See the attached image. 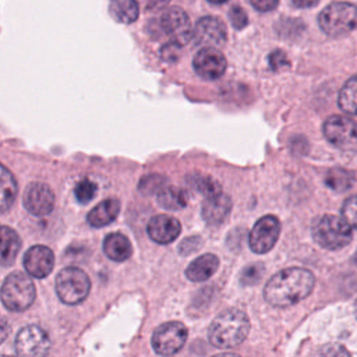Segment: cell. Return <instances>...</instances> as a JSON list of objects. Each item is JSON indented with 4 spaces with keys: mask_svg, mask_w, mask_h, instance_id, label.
<instances>
[{
    "mask_svg": "<svg viewBox=\"0 0 357 357\" xmlns=\"http://www.w3.org/2000/svg\"><path fill=\"white\" fill-rule=\"evenodd\" d=\"M315 278L304 268H287L275 273L265 284V300L273 307H290L314 289Z\"/></svg>",
    "mask_w": 357,
    "mask_h": 357,
    "instance_id": "cell-1",
    "label": "cell"
},
{
    "mask_svg": "<svg viewBox=\"0 0 357 357\" xmlns=\"http://www.w3.org/2000/svg\"><path fill=\"white\" fill-rule=\"evenodd\" d=\"M248 332L250 319L247 314L238 308H229L212 321L208 337L215 347L229 349L244 342Z\"/></svg>",
    "mask_w": 357,
    "mask_h": 357,
    "instance_id": "cell-2",
    "label": "cell"
},
{
    "mask_svg": "<svg viewBox=\"0 0 357 357\" xmlns=\"http://www.w3.org/2000/svg\"><path fill=\"white\" fill-rule=\"evenodd\" d=\"M314 241L326 250H339L351 241V227L343 218L336 215H322L317 218L311 227Z\"/></svg>",
    "mask_w": 357,
    "mask_h": 357,
    "instance_id": "cell-3",
    "label": "cell"
},
{
    "mask_svg": "<svg viewBox=\"0 0 357 357\" xmlns=\"http://www.w3.org/2000/svg\"><path fill=\"white\" fill-rule=\"evenodd\" d=\"M35 294L33 282L22 272L10 273L0 289V300L3 305L14 312H21L31 307Z\"/></svg>",
    "mask_w": 357,
    "mask_h": 357,
    "instance_id": "cell-4",
    "label": "cell"
},
{
    "mask_svg": "<svg viewBox=\"0 0 357 357\" xmlns=\"http://www.w3.org/2000/svg\"><path fill=\"white\" fill-rule=\"evenodd\" d=\"M321 29L329 36H343L357 26V7L347 1L326 6L318 15Z\"/></svg>",
    "mask_w": 357,
    "mask_h": 357,
    "instance_id": "cell-5",
    "label": "cell"
},
{
    "mask_svg": "<svg viewBox=\"0 0 357 357\" xmlns=\"http://www.w3.org/2000/svg\"><path fill=\"white\" fill-rule=\"evenodd\" d=\"M89 276L79 268H63L56 276V291L64 304L75 305L84 301L89 293Z\"/></svg>",
    "mask_w": 357,
    "mask_h": 357,
    "instance_id": "cell-6",
    "label": "cell"
},
{
    "mask_svg": "<svg viewBox=\"0 0 357 357\" xmlns=\"http://www.w3.org/2000/svg\"><path fill=\"white\" fill-rule=\"evenodd\" d=\"M188 331L178 321L165 322L159 325L152 335V347L160 356H173L184 346Z\"/></svg>",
    "mask_w": 357,
    "mask_h": 357,
    "instance_id": "cell-7",
    "label": "cell"
},
{
    "mask_svg": "<svg viewBox=\"0 0 357 357\" xmlns=\"http://www.w3.org/2000/svg\"><path fill=\"white\" fill-rule=\"evenodd\" d=\"M325 138L335 148L353 151L357 148V123L349 117L331 116L322 127Z\"/></svg>",
    "mask_w": 357,
    "mask_h": 357,
    "instance_id": "cell-8",
    "label": "cell"
},
{
    "mask_svg": "<svg viewBox=\"0 0 357 357\" xmlns=\"http://www.w3.org/2000/svg\"><path fill=\"white\" fill-rule=\"evenodd\" d=\"M160 29L176 46L185 45L192 36V26L188 15L178 7H169L160 15Z\"/></svg>",
    "mask_w": 357,
    "mask_h": 357,
    "instance_id": "cell-9",
    "label": "cell"
},
{
    "mask_svg": "<svg viewBox=\"0 0 357 357\" xmlns=\"http://www.w3.org/2000/svg\"><path fill=\"white\" fill-rule=\"evenodd\" d=\"M49 350L50 339L38 325L22 328L15 337V351L18 357H46Z\"/></svg>",
    "mask_w": 357,
    "mask_h": 357,
    "instance_id": "cell-10",
    "label": "cell"
},
{
    "mask_svg": "<svg viewBox=\"0 0 357 357\" xmlns=\"http://www.w3.org/2000/svg\"><path fill=\"white\" fill-rule=\"evenodd\" d=\"M280 234V222L273 215L259 218L252 226L248 237L250 248L255 254H265L273 248Z\"/></svg>",
    "mask_w": 357,
    "mask_h": 357,
    "instance_id": "cell-11",
    "label": "cell"
},
{
    "mask_svg": "<svg viewBox=\"0 0 357 357\" xmlns=\"http://www.w3.org/2000/svg\"><path fill=\"white\" fill-rule=\"evenodd\" d=\"M226 25L216 17H202L192 29L194 43L202 49H216L226 42Z\"/></svg>",
    "mask_w": 357,
    "mask_h": 357,
    "instance_id": "cell-12",
    "label": "cell"
},
{
    "mask_svg": "<svg viewBox=\"0 0 357 357\" xmlns=\"http://www.w3.org/2000/svg\"><path fill=\"white\" fill-rule=\"evenodd\" d=\"M24 206L35 216H45L53 211L54 194L43 183H32L24 192Z\"/></svg>",
    "mask_w": 357,
    "mask_h": 357,
    "instance_id": "cell-13",
    "label": "cell"
},
{
    "mask_svg": "<svg viewBox=\"0 0 357 357\" xmlns=\"http://www.w3.org/2000/svg\"><path fill=\"white\" fill-rule=\"evenodd\" d=\"M195 73L205 79H218L226 71L227 63L218 49H201L192 61Z\"/></svg>",
    "mask_w": 357,
    "mask_h": 357,
    "instance_id": "cell-14",
    "label": "cell"
},
{
    "mask_svg": "<svg viewBox=\"0 0 357 357\" xmlns=\"http://www.w3.org/2000/svg\"><path fill=\"white\" fill-rule=\"evenodd\" d=\"M54 266V254L46 245H32L24 254V268L25 271L36 278L42 279L47 276Z\"/></svg>",
    "mask_w": 357,
    "mask_h": 357,
    "instance_id": "cell-15",
    "label": "cell"
},
{
    "mask_svg": "<svg viewBox=\"0 0 357 357\" xmlns=\"http://www.w3.org/2000/svg\"><path fill=\"white\" fill-rule=\"evenodd\" d=\"M148 236L158 244H169L176 240L181 231V225L169 215L153 216L146 226Z\"/></svg>",
    "mask_w": 357,
    "mask_h": 357,
    "instance_id": "cell-16",
    "label": "cell"
},
{
    "mask_svg": "<svg viewBox=\"0 0 357 357\" xmlns=\"http://www.w3.org/2000/svg\"><path fill=\"white\" fill-rule=\"evenodd\" d=\"M231 201L225 194H218L215 197L206 198L202 204V218L208 225H220L226 216L230 213Z\"/></svg>",
    "mask_w": 357,
    "mask_h": 357,
    "instance_id": "cell-17",
    "label": "cell"
},
{
    "mask_svg": "<svg viewBox=\"0 0 357 357\" xmlns=\"http://www.w3.org/2000/svg\"><path fill=\"white\" fill-rule=\"evenodd\" d=\"M219 268V258L215 254H204L195 258L185 269V276L191 282H204L209 279Z\"/></svg>",
    "mask_w": 357,
    "mask_h": 357,
    "instance_id": "cell-18",
    "label": "cell"
},
{
    "mask_svg": "<svg viewBox=\"0 0 357 357\" xmlns=\"http://www.w3.org/2000/svg\"><path fill=\"white\" fill-rule=\"evenodd\" d=\"M21 248V238L8 226H0V266H10Z\"/></svg>",
    "mask_w": 357,
    "mask_h": 357,
    "instance_id": "cell-19",
    "label": "cell"
},
{
    "mask_svg": "<svg viewBox=\"0 0 357 357\" xmlns=\"http://www.w3.org/2000/svg\"><path fill=\"white\" fill-rule=\"evenodd\" d=\"M103 251L112 261L123 262L131 257L132 247L124 234L110 233L103 240Z\"/></svg>",
    "mask_w": 357,
    "mask_h": 357,
    "instance_id": "cell-20",
    "label": "cell"
},
{
    "mask_svg": "<svg viewBox=\"0 0 357 357\" xmlns=\"http://www.w3.org/2000/svg\"><path fill=\"white\" fill-rule=\"evenodd\" d=\"M120 212V202L114 198H109L98 204L86 216L88 223L92 227H102L112 223Z\"/></svg>",
    "mask_w": 357,
    "mask_h": 357,
    "instance_id": "cell-21",
    "label": "cell"
},
{
    "mask_svg": "<svg viewBox=\"0 0 357 357\" xmlns=\"http://www.w3.org/2000/svg\"><path fill=\"white\" fill-rule=\"evenodd\" d=\"M18 192L17 180L13 173L0 165V212L7 211L15 201Z\"/></svg>",
    "mask_w": 357,
    "mask_h": 357,
    "instance_id": "cell-22",
    "label": "cell"
},
{
    "mask_svg": "<svg viewBox=\"0 0 357 357\" xmlns=\"http://www.w3.org/2000/svg\"><path fill=\"white\" fill-rule=\"evenodd\" d=\"M109 13L117 22L131 24L138 18L139 6L135 0H110Z\"/></svg>",
    "mask_w": 357,
    "mask_h": 357,
    "instance_id": "cell-23",
    "label": "cell"
},
{
    "mask_svg": "<svg viewBox=\"0 0 357 357\" xmlns=\"http://www.w3.org/2000/svg\"><path fill=\"white\" fill-rule=\"evenodd\" d=\"M158 204L167 211H178L187 205V195L177 187H163L158 192Z\"/></svg>",
    "mask_w": 357,
    "mask_h": 357,
    "instance_id": "cell-24",
    "label": "cell"
},
{
    "mask_svg": "<svg viewBox=\"0 0 357 357\" xmlns=\"http://www.w3.org/2000/svg\"><path fill=\"white\" fill-rule=\"evenodd\" d=\"M339 107L351 116H357V75H353L342 86L337 96Z\"/></svg>",
    "mask_w": 357,
    "mask_h": 357,
    "instance_id": "cell-25",
    "label": "cell"
},
{
    "mask_svg": "<svg viewBox=\"0 0 357 357\" xmlns=\"http://www.w3.org/2000/svg\"><path fill=\"white\" fill-rule=\"evenodd\" d=\"M353 183L354 174L343 167H333L325 176V184L336 192L347 191L353 185Z\"/></svg>",
    "mask_w": 357,
    "mask_h": 357,
    "instance_id": "cell-26",
    "label": "cell"
},
{
    "mask_svg": "<svg viewBox=\"0 0 357 357\" xmlns=\"http://www.w3.org/2000/svg\"><path fill=\"white\" fill-rule=\"evenodd\" d=\"M192 185H194V188H197L205 198H211V197H215V195H218V194L222 192L219 183L215 181L213 178L208 177V176H206V177H204V176H197V177H194Z\"/></svg>",
    "mask_w": 357,
    "mask_h": 357,
    "instance_id": "cell-27",
    "label": "cell"
},
{
    "mask_svg": "<svg viewBox=\"0 0 357 357\" xmlns=\"http://www.w3.org/2000/svg\"><path fill=\"white\" fill-rule=\"evenodd\" d=\"M74 194L78 202L88 204L96 194V185L89 178H82L77 183L74 188Z\"/></svg>",
    "mask_w": 357,
    "mask_h": 357,
    "instance_id": "cell-28",
    "label": "cell"
},
{
    "mask_svg": "<svg viewBox=\"0 0 357 357\" xmlns=\"http://www.w3.org/2000/svg\"><path fill=\"white\" fill-rule=\"evenodd\" d=\"M311 357H351V354L349 353V350L342 346V344H336V343H329V344H324L321 347H318Z\"/></svg>",
    "mask_w": 357,
    "mask_h": 357,
    "instance_id": "cell-29",
    "label": "cell"
},
{
    "mask_svg": "<svg viewBox=\"0 0 357 357\" xmlns=\"http://www.w3.org/2000/svg\"><path fill=\"white\" fill-rule=\"evenodd\" d=\"M165 177L159 176V174H149V176H145L141 181H139V191L144 192V194H153V192H159L165 185Z\"/></svg>",
    "mask_w": 357,
    "mask_h": 357,
    "instance_id": "cell-30",
    "label": "cell"
},
{
    "mask_svg": "<svg viewBox=\"0 0 357 357\" xmlns=\"http://www.w3.org/2000/svg\"><path fill=\"white\" fill-rule=\"evenodd\" d=\"M342 218L350 227L357 229V195H353L344 201L342 206Z\"/></svg>",
    "mask_w": 357,
    "mask_h": 357,
    "instance_id": "cell-31",
    "label": "cell"
},
{
    "mask_svg": "<svg viewBox=\"0 0 357 357\" xmlns=\"http://www.w3.org/2000/svg\"><path fill=\"white\" fill-rule=\"evenodd\" d=\"M264 275V266L261 264H252L244 268V271L241 272L240 280L243 284H255L259 282V279Z\"/></svg>",
    "mask_w": 357,
    "mask_h": 357,
    "instance_id": "cell-32",
    "label": "cell"
},
{
    "mask_svg": "<svg viewBox=\"0 0 357 357\" xmlns=\"http://www.w3.org/2000/svg\"><path fill=\"white\" fill-rule=\"evenodd\" d=\"M229 17H230V22L236 29H243L247 24H248V17L247 13L244 11V8L238 7V6H233L229 11Z\"/></svg>",
    "mask_w": 357,
    "mask_h": 357,
    "instance_id": "cell-33",
    "label": "cell"
},
{
    "mask_svg": "<svg viewBox=\"0 0 357 357\" xmlns=\"http://www.w3.org/2000/svg\"><path fill=\"white\" fill-rule=\"evenodd\" d=\"M287 64V56L282 50L278 49L269 54V66L272 70H280Z\"/></svg>",
    "mask_w": 357,
    "mask_h": 357,
    "instance_id": "cell-34",
    "label": "cell"
},
{
    "mask_svg": "<svg viewBox=\"0 0 357 357\" xmlns=\"http://www.w3.org/2000/svg\"><path fill=\"white\" fill-rule=\"evenodd\" d=\"M248 1L251 3V6H254V8L259 11H271L279 3V0H248Z\"/></svg>",
    "mask_w": 357,
    "mask_h": 357,
    "instance_id": "cell-35",
    "label": "cell"
},
{
    "mask_svg": "<svg viewBox=\"0 0 357 357\" xmlns=\"http://www.w3.org/2000/svg\"><path fill=\"white\" fill-rule=\"evenodd\" d=\"M10 332H11V326L8 319L4 315H0V344L8 337Z\"/></svg>",
    "mask_w": 357,
    "mask_h": 357,
    "instance_id": "cell-36",
    "label": "cell"
},
{
    "mask_svg": "<svg viewBox=\"0 0 357 357\" xmlns=\"http://www.w3.org/2000/svg\"><path fill=\"white\" fill-rule=\"evenodd\" d=\"M148 10H156L165 7L170 0H142Z\"/></svg>",
    "mask_w": 357,
    "mask_h": 357,
    "instance_id": "cell-37",
    "label": "cell"
},
{
    "mask_svg": "<svg viewBox=\"0 0 357 357\" xmlns=\"http://www.w3.org/2000/svg\"><path fill=\"white\" fill-rule=\"evenodd\" d=\"M319 0H291V4L294 7H298V8H307V7H314L318 4Z\"/></svg>",
    "mask_w": 357,
    "mask_h": 357,
    "instance_id": "cell-38",
    "label": "cell"
},
{
    "mask_svg": "<svg viewBox=\"0 0 357 357\" xmlns=\"http://www.w3.org/2000/svg\"><path fill=\"white\" fill-rule=\"evenodd\" d=\"M213 357H240V356L236 354V353H220V354H216Z\"/></svg>",
    "mask_w": 357,
    "mask_h": 357,
    "instance_id": "cell-39",
    "label": "cell"
},
{
    "mask_svg": "<svg viewBox=\"0 0 357 357\" xmlns=\"http://www.w3.org/2000/svg\"><path fill=\"white\" fill-rule=\"evenodd\" d=\"M209 3H213V4H222V3H225V1H227V0H208Z\"/></svg>",
    "mask_w": 357,
    "mask_h": 357,
    "instance_id": "cell-40",
    "label": "cell"
},
{
    "mask_svg": "<svg viewBox=\"0 0 357 357\" xmlns=\"http://www.w3.org/2000/svg\"><path fill=\"white\" fill-rule=\"evenodd\" d=\"M354 314H356V318H357V300L354 303Z\"/></svg>",
    "mask_w": 357,
    "mask_h": 357,
    "instance_id": "cell-41",
    "label": "cell"
},
{
    "mask_svg": "<svg viewBox=\"0 0 357 357\" xmlns=\"http://www.w3.org/2000/svg\"><path fill=\"white\" fill-rule=\"evenodd\" d=\"M1 357H11V356H1Z\"/></svg>",
    "mask_w": 357,
    "mask_h": 357,
    "instance_id": "cell-42",
    "label": "cell"
}]
</instances>
